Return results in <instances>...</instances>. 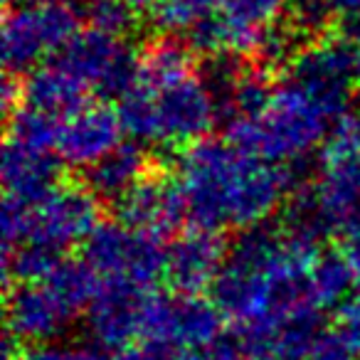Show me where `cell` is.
Instances as JSON below:
<instances>
[{
    "label": "cell",
    "mask_w": 360,
    "mask_h": 360,
    "mask_svg": "<svg viewBox=\"0 0 360 360\" xmlns=\"http://www.w3.org/2000/svg\"><path fill=\"white\" fill-rule=\"evenodd\" d=\"M126 129L119 109L106 104H86L60 121L57 155L62 163L89 170L121 146Z\"/></svg>",
    "instance_id": "12"
},
{
    "label": "cell",
    "mask_w": 360,
    "mask_h": 360,
    "mask_svg": "<svg viewBox=\"0 0 360 360\" xmlns=\"http://www.w3.org/2000/svg\"><path fill=\"white\" fill-rule=\"evenodd\" d=\"M358 345L343 330H323L311 345L306 360H355Z\"/></svg>",
    "instance_id": "26"
},
{
    "label": "cell",
    "mask_w": 360,
    "mask_h": 360,
    "mask_svg": "<svg viewBox=\"0 0 360 360\" xmlns=\"http://www.w3.org/2000/svg\"><path fill=\"white\" fill-rule=\"evenodd\" d=\"M358 50L345 37H319L286 65V79L340 119L355 91Z\"/></svg>",
    "instance_id": "8"
},
{
    "label": "cell",
    "mask_w": 360,
    "mask_h": 360,
    "mask_svg": "<svg viewBox=\"0 0 360 360\" xmlns=\"http://www.w3.org/2000/svg\"><path fill=\"white\" fill-rule=\"evenodd\" d=\"M150 173H153V165L143 146L121 143L106 158H101L86 170L84 186L99 202L116 205Z\"/></svg>",
    "instance_id": "17"
},
{
    "label": "cell",
    "mask_w": 360,
    "mask_h": 360,
    "mask_svg": "<svg viewBox=\"0 0 360 360\" xmlns=\"http://www.w3.org/2000/svg\"><path fill=\"white\" fill-rule=\"evenodd\" d=\"M119 116L126 134L141 143L183 148L205 141L220 121L215 99L198 72L170 82L136 77L134 86L119 99Z\"/></svg>",
    "instance_id": "3"
},
{
    "label": "cell",
    "mask_w": 360,
    "mask_h": 360,
    "mask_svg": "<svg viewBox=\"0 0 360 360\" xmlns=\"http://www.w3.org/2000/svg\"><path fill=\"white\" fill-rule=\"evenodd\" d=\"M335 18V11L330 0H294L291 3V20L289 25L301 35H321L330 20Z\"/></svg>",
    "instance_id": "24"
},
{
    "label": "cell",
    "mask_w": 360,
    "mask_h": 360,
    "mask_svg": "<svg viewBox=\"0 0 360 360\" xmlns=\"http://www.w3.org/2000/svg\"><path fill=\"white\" fill-rule=\"evenodd\" d=\"M75 319L77 311L70 309L47 281L18 284L8 294V335H13L18 343H50L67 333Z\"/></svg>",
    "instance_id": "11"
},
{
    "label": "cell",
    "mask_w": 360,
    "mask_h": 360,
    "mask_svg": "<svg viewBox=\"0 0 360 360\" xmlns=\"http://www.w3.org/2000/svg\"><path fill=\"white\" fill-rule=\"evenodd\" d=\"M284 0H215V13L227 35L230 55L255 57L264 32L276 25Z\"/></svg>",
    "instance_id": "16"
},
{
    "label": "cell",
    "mask_w": 360,
    "mask_h": 360,
    "mask_svg": "<svg viewBox=\"0 0 360 360\" xmlns=\"http://www.w3.org/2000/svg\"><path fill=\"white\" fill-rule=\"evenodd\" d=\"M335 15H340L345 20V25L360 20V0H330Z\"/></svg>",
    "instance_id": "28"
},
{
    "label": "cell",
    "mask_w": 360,
    "mask_h": 360,
    "mask_svg": "<svg viewBox=\"0 0 360 360\" xmlns=\"http://www.w3.org/2000/svg\"><path fill=\"white\" fill-rule=\"evenodd\" d=\"M25 360H111L104 348L94 345H67V343H45L32 348Z\"/></svg>",
    "instance_id": "25"
},
{
    "label": "cell",
    "mask_w": 360,
    "mask_h": 360,
    "mask_svg": "<svg viewBox=\"0 0 360 360\" xmlns=\"http://www.w3.org/2000/svg\"><path fill=\"white\" fill-rule=\"evenodd\" d=\"M84 262L101 284L148 291L165 276V247L160 237L124 222H101L84 245Z\"/></svg>",
    "instance_id": "7"
},
{
    "label": "cell",
    "mask_w": 360,
    "mask_h": 360,
    "mask_svg": "<svg viewBox=\"0 0 360 360\" xmlns=\"http://www.w3.org/2000/svg\"><path fill=\"white\" fill-rule=\"evenodd\" d=\"M227 247L217 232L188 230L180 232L165 247V279L178 294L198 296L215 284L227 259Z\"/></svg>",
    "instance_id": "13"
},
{
    "label": "cell",
    "mask_w": 360,
    "mask_h": 360,
    "mask_svg": "<svg viewBox=\"0 0 360 360\" xmlns=\"http://www.w3.org/2000/svg\"><path fill=\"white\" fill-rule=\"evenodd\" d=\"M121 3L126 8H131L134 13H141V11H153L158 0H121Z\"/></svg>",
    "instance_id": "29"
},
{
    "label": "cell",
    "mask_w": 360,
    "mask_h": 360,
    "mask_svg": "<svg viewBox=\"0 0 360 360\" xmlns=\"http://www.w3.org/2000/svg\"><path fill=\"white\" fill-rule=\"evenodd\" d=\"M294 165H276L232 146L205 139L183 148L175 186L186 220L195 230H252L274 215L286 193L301 183Z\"/></svg>",
    "instance_id": "1"
},
{
    "label": "cell",
    "mask_w": 360,
    "mask_h": 360,
    "mask_svg": "<svg viewBox=\"0 0 360 360\" xmlns=\"http://www.w3.org/2000/svg\"><path fill=\"white\" fill-rule=\"evenodd\" d=\"M101 202L86 186H57L35 200L6 195L3 200V252L37 245L65 255L86 245L99 222Z\"/></svg>",
    "instance_id": "5"
},
{
    "label": "cell",
    "mask_w": 360,
    "mask_h": 360,
    "mask_svg": "<svg viewBox=\"0 0 360 360\" xmlns=\"http://www.w3.org/2000/svg\"><path fill=\"white\" fill-rule=\"evenodd\" d=\"M60 155L55 150L25 148L6 141L3 146V188L6 195L35 200L57 188Z\"/></svg>",
    "instance_id": "18"
},
{
    "label": "cell",
    "mask_w": 360,
    "mask_h": 360,
    "mask_svg": "<svg viewBox=\"0 0 360 360\" xmlns=\"http://www.w3.org/2000/svg\"><path fill=\"white\" fill-rule=\"evenodd\" d=\"M220 333V311L215 304H207L200 296L148 294L143 311L146 340L175 350H207Z\"/></svg>",
    "instance_id": "10"
},
{
    "label": "cell",
    "mask_w": 360,
    "mask_h": 360,
    "mask_svg": "<svg viewBox=\"0 0 360 360\" xmlns=\"http://www.w3.org/2000/svg\"><path fill=\"white\" fill-rule=\"evenodd\" d=\"M355 94L360 99V50H358V65H355Z\"/></svg>",
    "instance_id": "30"
},
{
    "label": "cell",
    "mask_w": 360,
    "mask_h": 360,
    "mask_svg": "<svg viewBox=\"0 0 360 360\" xmlns=\"http://www.w3.org/2000/svg\"><path fill=\"white\" fill-rule=\"evenodd\" d=\"M355 269L348 257L335 252H321L309 276V299L319 311L348 301L353 296Z\"/></svg>",
    "instance_id": "20"
},
{
    "label": "cell",
    "mask_w": 360,
    "mask_h": 360,
    "mask_svg": "<svg viewBox=\"0 0 360 360\" xmlns=\"http://www.w3.org/2000/svg\"><path fill=\"white\" fill-rule=\"evenodd\" d=\"M79 32V15L67 3L15 6L3 20V65L6 75L20 77L35 72L52 55H60ZM55 60V57H52Z\"/></svg>",
    "instance_id": "6"
},
{
    "label": "cell",
    "mask_w": 360,
    "mask_h": 360,
    "mask_svg": "<svg viewBox=\"0 0 360 360\" xmlns=\"http://www.w3.org/2000/svg\"><path fill=\"white\" fill-rule=\"evenodd\" d=\"M319 255L316 242L291 235L284 225L264 222L240 232L212 284V301L220 314L242 326L286 319L314 306L309 299V276Z\"/></svg>",
    "instance_id": "2"
},
{
    "label": "cell",
    "mask_w": 360,
    "mask_h": 360,
    "mask_svg": "<svg viewBox=\"0 0 360 360\" xmlns=\"http://www.w3.org/2000/svg\"><path fill=\"white\" fill-rule=\"evenodd\" d=\"M350 35H360V20L358 22H350Z\"/></svg>",
    "instance_id": "33"
},
{
    "label": "cell",
    "mask_w": 360,
    "mask_h": 360,
    "mask_svg": "<svg viewBox=\"0 0 360 360\" xmlns=\"http://www.w3.org/2000/svg\"><path fill=\"white\" fill-rule=\"evenodd\" d=\"M55 60L75 75L89 94L121 99L139 77L141 55H136L126 37L104 35L86 27L72 37Z\"/></svg>",
    "instance_id": "9"
},
{
    "label": "cell",
    "mask_w": 360,
    "mask_h": 360,
    "mask_svg": "<svg viewBox=\"0 0 360 360\" xmlns=\"http://www.w3.org/2000/svg\"><path fill=\"white\" fill-rule=\"evenodd\" d=\"M22 99L30 109L62 121L75 111L84 109L89 91L60 62L50 60L27 77V82L22 84Z\"/></svg>",
    "instance_id": "19"
},
{
    "label": "cell",
    "mask_w": 360,
    "mask_h": 360,
    "mask_svg": "<svg viewBox=\"0 0 360 360\" xmlns=\"http://www.w3.org/2000/svg\"><path fill=\"white\" fill-rule=\"evenodd\" d=\"M116 212L124 225L153 237L175 232L186 220V207L175 180L160 178L155 170L146 175L124 200L116 202Z\"/></svg>",
    "instance_id": "15"
},
{
    "label": "cell",
    "mask_w": 360,
    "mask_h": 360,
    "mask_svg": "<svg viewBox=\"0 0 360 360\" xmlns=\"http://www.w3.org/2000/svg\"><path fill=\"white\" fill-rule=\"evenodd\" d=\"M153 22L168 35H191L198 25L215 15V0H158Z\"/></svg>",
    "instance_id": "21"
},
{
    "label": "cell",
    "mask_w": 360,
    "mask_h": 360,
    "mask_svg": "<svg viewBox=\"0 0 360 360\" xmlns=\"http://www.w3.org/2000/svg\"><path fill=\"white\" fill-rule=\"evenodd\" d=\"M180 360H210V358H207L205 353H195V355H186V353H183V355H180Z\"/></svg>",
    "instance_id": "31"
},
{
    "label": "cell",
    "mask_w": 360,
    "mask_h": 360,
    "mask_svg": "<svg viewBox=\"0 0 360 360\" xmlns=\"http://www.w3.org/2000/svg\"><path fill=\"white\" fill-rule=\"evenodd\" d=\"M150 291L131 286L101 284L96 299L86 309V328L96 348L129 350L143 335V311Z\"/></svg>",
    "instance_id": "14"
},
{
    "label": "cell",
    "mask_w": 360,
    "mask_h": 360,
    "mask_svg": "<svg viewBox=\"0 0 360 360\" xmlns=\"http://www.w3.org/2000/svg\"><path fill=\"white\" fill-rule=\"evenodd\" d=\"M333 121L319 101L284 79L257 119L227 121L225 131L227 141L247 153L276 165H299L316 146H323Z\"/></svg>",
    "instance_id": "4"
},
{
    "label": "cell",
    "mask_w": 360,
    "mask_h": 360,
    "mask_svg": "<svg viewBox=\"0 0 360 360\" xmlns=\"http://www.w3.org/2000/svg\"><path fill=\"white\" fill-rule=\"evenodd\" d=\"M86 20L91 30L114 37H129L136 25V13L126 8L121 0H89Z\"/></svg>",
    "instance_id": "23"
},
{
    "label": "cell",
    "mask_w": 360,
    "mask_h": 360,
    "mask_svg": "<svg viewBox=\"0 0 360 360\" xmlns=\"http://www.w3.org/2000/svg\"><path fill=\"white\" fill-rule=\"evenodd\" d=\"M35 3H47V0H18V6H35Z\"/></svg>",
    "instance_id": "32"
},
{
    "label": "cell",
    "mask_w": 360,
    "mask_h": 360,
    "mask_svg": "<svg viewBox=\"0 0 360 360\" xmlns=\"http://www.w3.org/2000/svg\"><path fill=\"white\" fill-rule=\"evenodd\" d=\"M343 333L360 348V286L343 306Z\"/></svg>",
    "instance_id": "27"
},
{
    "label": "cell",
    "mask_w": 360,
    "mask_h": 360,
    "mask_svg": "<svg viewBox=\"0 0 360 360\" xmlns=\"http://www.w3.org/2000/svg\"><path fill=\"white\" fill-rule=\"evenodd\" d=\"M335 165H360V111L335 119L321 146V168Z\"/></svg>",
    "instance_id": "22"
}]
</instances>
